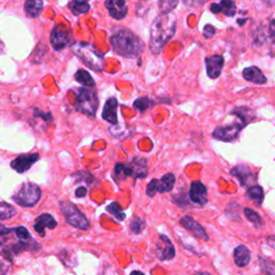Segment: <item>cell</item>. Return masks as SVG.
I'll list each match as a JSON object with an SVG mask.
<instances>
[{
  "instance_id": "1",
  "label": "cell",
  "mask_w": 275,
  "mask_h": 275,
  "mask_svg": "<svg viewBox=\"0 0 275 275\" xmlns=\"http://www.w3.org/2000/svg\"><path fill=\"white\" fill-rule=\"evenodd\" d=\"M176 19L172 14H160L151 26L150 50L153 54H159L167 43L174 36Z\"/></svg>"
},
{
  "instance_id": "2",
  "label": "cell",
  "mask_w": 275,
  "mask_h": 275,
  "mask_svg": "<svg viewBox=\"0 0 275 275\" xmlns=\"http://www.w3.org/2000/svg\"><path fill=\"white\" fill-rule=\"evenodd\" d=\"M110 41L115 53L126 58L139 57L144 51L143 41L129 29H118Z\"/></svg>"
},
{
  "instance_id": "3",
  "label": "cell",
  "mask_w": 275,
  "mask_h": 275,
  "mask_svg": "<svg viewBox=\"0 0 275 275\" xmlns=\"http://www.w3.org/2000/svg\"><path fill=\"white\" fill-rule=\"evenodd\" d=\"M73 53L88 68L95 71H101L103 68V56L91 43L75 42L72 45Z\"/></svg>"
},
{
  "instance_id": "4",
  "label": "cell",
  "mask_w": 275,
  "mask_h": 275,
  "mask_svg": "<svg viewBox=\"0 0 275 275\" xmlns=\"http://www.w3.org/2000/svg\"><path fill=\"white\" fill-rule=\"evenodd\" d=\"M59 208L69 225L82 230L89 229L90 223L88 219L74 203L70 201H62L59 203Z\"/></svg>"
},
{
  "instance_id": "5",
  "label": "cell",
  "mask_w": 275,
  "mask_h": 275,
  "mask_svg": "<svg viewBox=\"0 0 275 275\" xmlns=\"http://www.w3.org/2000/svg\"><path fill=\"white\" fill-rule=\"evenodd\" d=\"M41 198V189L38 185L33 183H25L21 186L14 196L13 201L26 208H31L36 205Z\"/></svg>"
},
{
  "instance_id": "6",
  "label": "cell",
  "mask_w": 275,
  "mask_h": 275,
  "mask_svg": "<svg viewBox=\"0 0 275 275\" xmlns=\"http://www.w3.org/2000/svg\"><path fill=\"white\" fill-rule=\"evenodd\" d=\"M76 110L87 116H95L98 108V97L88 88H80L76 96Z\"/></svg>"
},
{
  "instance_id": "7",
  "label": "cell",
  "mask_w": 275,
  "mask_h": 275,
  "mask_svg": "<svg viewBox=\"0 0 275 275\" xmlns=\"http://www.w3.org/2000/svg\"><path fill=\"white\" fill-rule=\"evenodd\" d=\"M175 184V176L172 173H168L163 175L160 179L154 178L149 183L148 187H146V194L149 197H154L157 193H167L171 192L173 189V186Z\"/></svg>"
},
{
  "instance_id": "8",
  "label": "cell",
  "mask_w": 275,
  "mask_h": 275,
  "mask_svg": "<svg viewBox=\"0 0 275 275\" xmlns=\"http://www.w3.org/2000/svg\"><path fill=\"white\" fill-rule=\"evenodd\" d=\"M243 127L244 125L241 123H236L225 127H218L213 131V138L219 141L230 142L236 139Z\"/></svg>"
},
{
  "instance_id": "9",
  "label": "cell",
  "mask_w": 275,
  "mask_h": 275,
  "mask_svg": "<svg viewBox=\"0 0 275 275\" xmlns=\"http://www.w3.org/2000/svg\"><path fill=\"white\" fill-rule=\"evenodd\" d=\"M71 36L69 30L63 28L60 25L55 26L51 32V44L55 51L64 50L70 42Z\"/></svg>"
},
{
  "instance_id": "10",
  "label": "cell",
  "mask_w": 275,
  "mask_h": 275,
  "mask_svg": "<svg viewBox=\"0 0 275 275\" xmlns=\"http://www.w3.org/2000/svg\"><path fill=\"white\" fill-rule=\"evenodd\" d=\"M39 154H23L11 161V168L19 173H25L28 171L34 162L39 160Z\"/></svg>"
},
{
  "instance_id": "11",
  "label": "cell",
  "mask_w": 275,
  "mask_h": 275,
  "mask_svg": "<svg viewBox=\"0 0 275 275\" xmlns=\"http://www.w3.org/2000/svg\"><path fill=\"white\" fill-rule=\"evenodd\" d=\"M155 253L160 260H171L175 256L173 244L166 236H160V241L155 247Z\"/></svg>"
},
{
  "instance_id": "12",
  "label": "cell",
  "mask_w": 275,
  "mask_h": 275,
  "mask_svg": "<svg viewBox=\"0 0 275 275\" xmlns=\"http://www.w3.org/2000/svg\"><path fill=\"white\" fill-rule=\"evenodd\" d=\"M179 223L182 225L184 228H186L187 230H189L192 232V234L197 237L198 239L203 240V241H208L209 240V236L206 234V231L204 230V228L200 225L199 222L196 221L192 216H189V215H185L182 218L179 219Z\"/></svg>"
},
{
  "instance_id": "13",
  "label": "cell",
  "mask_w": 275,
  "mask_h": 275,
  "mask_svg": "<svg viewBox=\"0 0 275 275\" xmlns=\"http://www.w3.org/2000/svg\"><path fill=\"white\" fill-rule=\"evenodd\" d=\"M189 198L194 203L204 205L208 202V189L201 182H193L189 189Z\"/></svg>"
},
{
  "instance_id": "14",
  "label": "cell",
  "mask_w": 275,
  "mask_h": 275,
  "mask_svg": "<svg viewBox=\"0 0 275 275\" xmlns=\"http://www.w3.org/2000/svg\"><path fill=\"white\" fill-rule=\"evenodd\" d=\"M223 58L220 55H213L205 59L206 72L211 79H217L221 73V69L223 67Z\"/></svg>"
},
{
  "instance_id": "15",
  "label": "cell",
  "mask_w": 275,
  "mask_h": 275,
  "mask_svg": "<svg viewBox=\"0 0 275 275\" xmlns=\"http://www.w3.org/2000/svg\"><path fill=\"white\" fill-rule=\"evenodd\" d=\"M106 7L110 15L115 20H123L128 13V8L124 0H108Z\"/></svg>"
},
{
  "instance_id": "16",
  "label": "cell",
  "mask_w": 275,
  "mask_h": 275,
  "mask_svg": "<svg viewBox=\"0 0 275 275\" xmlns=\"http://www.w3.org/2000/svg\"><path fill=\"white\" fill-rule=\"evenodd\" d=\"M56 226H57L56 220L53 218L52 215H50L48 213L41 214L40 216L37 217L36 221H34V223H33L34 230H36L41 237L45 236V228L54 229Z\"/></svg>"
},
{
  "instance_id": "17",
  "label": "cell",
  "mask_w": 275,
  "mask_h": 275,
  "mask_svg": "<svg viewBox=\"0 0 275 275\" xmlns=\"http://www.w3.org/2000/svg\"><path fill=\"white\" fill-rule=\"evenodd\" d=\"M117 106L118 103L116 98L114 97L109 98L102 111V118L111 124L116 125L117 124V113H116Z\"/></svg>"
},
{
  "instance_id": "18",
  "label": "cell",
  "mask_w": 275,
  "mask_h": 275,
  "mask_svg": "<svg viewBox=\"0 0 275 275\" xmlns=\"http://www.w3.org/2000/svg\"><path fill=\"white\" fill-rule=\"evenodd\" d=\"M129 168L131 171V177L133 178H144L148 175V160L145 158H134L129 165Z\"/></svg>"
},
{
  "instance_id": "19",
  "label": "cell",
  "mask_w": 275,
  "mask_h": 275,
  "mask_svg": "<svg viewBox=\"0 0 275 275\" xmlns=\"http://www.w3.org/2000/svg\"><path fill=\"white\" fill-rule=\"evenodd\" d=\"M243 76L246 81H249L255 84H264L266 82V77L262 73L259 68L248 67L243 70Z\"/></svg>"
},
{
  "instance_id": "20",
  "label": "cell",
  "mask_w": 275,
  "mask_h": 275,
  "mask_svg": "<svg viewBox=\"0 0 275 275\" xmlns=\"http://www.w3.org/2000/svg\"><path fill=\"white\" fill-rule=\"evenodd\" d=\"M235 262L240 268L246 266L251 261V252L245 245H239L234 252Z\"/></svg>"
},
{
  "instance_id": "21",
  "label": "cell",
  "mask_w": 275,
  "mask_h": 275,
  "mask_svg": "<svg viewBox=\"0 0 275 275\" xmlns=\"http://www.w3.org/2000/svg\"><path fill=\"white\" fill-rule=\"evenodd\" d=\"M231 174H234L240 179V183L242 185H247L249 182H253L254 174L252 171L245 166H238L231 170Z\"/></svg>"
},
{
  "instance_id": "22",
  "label": "cell",
  "mask_w": 275,
  "mask_h": 275,
  "mask_svg": "<svg viewBox=\"0 0 275 275\" xmlns=\"http://www.w3.org/2000/svg\"><path fill=\"white\" fill-rule=\"evenodd\" d=\"M25 12L29 17H32V19H36L38 17L43 9V3L39 2V0H27L24 5Z\"/></svg>"
},
{
  "instance_id": "23",
  "label": "cell",
  "mask_w": 275,
  "mask_h": 275,
  "mask_svg": "<svg viewBox=\"0 0 275 275\" xmlns=\"http://www.w3.org/2000/svg\"><path fill=\"white\" fill-rule=\"evenodd\" d=\"M74 77L76 82H79L83 86H86V87H94L95 84H96L89 72L84 70V69H81V70L77 71Z\"/></svg>"
},
{
  "instance_id": "24",
  "label": "cell",
  "mask_w": 275,
  "mask_h": 275,
  "mask_svg": "<svg viewBox=\"0 0 275 275\" xmlns=\"http://www.w3.org/2000/svg\"><path fill=\"white\" fill-rule=\"evenodd\" d=\"M231 114L237 115L241 120L243 122V125H247L248 123L252 122V119L254 118V113L251 109L247 108H238L231 112Z\"/></svg>"
},
{
  "instance_id": "25",
  "label": "cell",
  "mask_w": 275,
  "mask_h": 275,
  "mask_svg": "<svg viewBox=\"0 0 275 275\" xmlns=\"http://www.w3.org/2000/svg\"><path fill=\"white\" fill-rule=\"evenodd\" d=\"M69 7H70V10L74 15L87 13L90 9V5L86 2H72L69 4Z\"/></svg>"
},
{
  "instance_id": "26",
  "label": "cell",
  "mask_w": 275,
  "mask_h": 275,
  "mask_svg": "<svg viewBox=\"0 0 275 275\" xmlns=\"http://www.w3.org/2000/svg\"><path fill=\"white\" fill-rule=\"evenodd\" d=\"M16 214L14 206L7 202H0V220H6L13 217Z\"/></svg>"
},
{
  "instance_id": "27",
  "label": "cell",
  "mask_w": 275,
  "mask_h": 275,
  "mask_svg": "<svg viewBox=\"0 0 275 275\" xmlns=\"http://www.w3.org/2000/svg\"><path fill=\"white\" fill-rule=\"evenodd\" d=\"M249 199L255 201L256 204H261L263 199V191L260 186H253L247 191L246 193Z\"/></svg>"
},
{
  "instance_id": "28",
  "label": "cell",
  "mask_w": 275,
  "mask_h": 275,
  "mask_svg": "<svg viewBox=\"0 0 275 275\" xmlns=\"http://www.w3.org/2000/svg\"><path fill=\"white\" fill-rule=\"evenodd\" d=\"M244 214L246 218L251 221L252 223H254L255 227H262L263 226V220L261 218V216L257 212H255L252 209H244Z\"/></svg>"
},
{
  "instance_id": "29",
  "label": "cell",
  "mask_w": 275,
  "mask_h": 275,
  "mask_svg": "<svg viewBox=\"0 0 275 275\" xmlns=\"http://www.w3.org/2000/svg\"><path fill=\"white\" fill-rule=\"evenodd\" d=\"M114 174L117 179H125L131 176V171L129 166L123 165V163H117L114 168Z\"/></svg>"
},
{
  "instance_id": "30",
  "label": "cell",
  "mask_w": 275,
  "mask_h": 275,
  "mask_svg": "<svg viewBox=\"0 0 275 275\" xmlns=\"http://www.w3.org/2000/svg\"><path fill=\"white\" fill-rule=\"evenodd\" d=\"M107 211L113 215L114 217H116L118 220H124L126 218V215L123 212L122 208H120V205L117 202H113L111 203L110 205L107 206Z\"/></svg>"
},
{
  "instance_id": "31",
  "label": "cell",
  "mask_w": 275,
  "mask_h": 275,
  "mask_svg": "<svg viewBox=\"0 0 275 275\" xmlns=\"http://www.w3.org/2000/svg\"><path fill=\"white\" fill-rule=\"evenodd\" d=\"M221 12L227 16H235L237 13V7L234 2H230V0H223L219 4Z\"/></svg>"
},
{
  "instance_id": "32",
  "label": "cell",
  "mask_w": 275,
  "mask_h": 275,
  "mask_svg": "<svg viewBox=\"0 0 275 275\" xmlns=\"http://www.w3.org/2000/svg\"><path fill=\"white\" fill-rule=\"evenodd\" d=\"M145 228V222L142 218L134 216L130 222V229L135 235H139L143 231V229Z\"/></svg>"
},
{
  "instance_id": "33",
  "label": "cell",
  "mask_w": 275,
  "mask_h": 275,
  "mask_svg": "<svg viewBox=\"0 0 275 275\" xmlns=\"http://www.w3.org/2000/svg\"><path fill=\"white\" fill-rule=\"evenodd\" d=\"M152 103L153 102L150 100V98L142 97V98L136 99L134 101V103H133V106H134L135 109H138L140 112H144L152 106Z\"/></svg>"
},
{
  "instance_id": "34",
  "label": "cell",
  "mask_w": 275,
  "mask_h": 275,
  "mask_svg": "<svg viewBox=\"0 0 275 275\" xmlns=\"http://www.w3.org/2000/svg\"><path fill=\"white\" fill-rule=\"evenodd\" d=\"M260 266L264 273L268 275H275V263L268 259H261Z\"/></svg>"
},
{
  "instance_id": "35",
  "label": "cell",
  "mask_w": 275,
  "mask_h": 275,
  "mask_svg": "<svg viewBox=\"0 0 275 275\" xmlns=\"http://www.w3.org/2000/svg\"><path fill=\"white\" fill-rule=\"evenodd\" d=\"M177 2H160L159 8L161 14H170V12L177 6Z\"/></svg>"
},
{
  "instance_id": "36",
  "label": "cell",
  "mask_w": 275,
  "mask_h": 275,
  "mask_svg": "<svg viewBox=\"0 0 275 275\" xmlns=\"http://www.w3.org/2000/svg\"><path fill=\"white\" fill-rule=\"evenodd\" d=\"M14 232H15V235L16 237L19 238L20 240L22 241H25V240H28L30 238V234H29V231L26 229L25 227H17L14 229Z\"/></svg>"
},
{
  "instance_id": "37",
  "label": "cell",
  "mask_w": 275,
  "mask_h": 275,
  "mask_svg": "<svg viewBox=\"0 0 275 275\" xmlns=\"http://www.w3.org/2000/svg\"><path fill=\"white\" fill-rule=\"evenodd\" d=\"M33 111H34L33 112L34 117H40L44 120V122H52V120H53V116H52L50 112H43L38 109H34Z\"/></svg>"
},
{
  "instance_id": "38",
  "label": "cell",
  "mask_w": 275,
  "mask_h": 275,
  "mask_svg": "<svg viewBox=\"0 0 275 275\" xmlns=\"http://www.w3.org/2000/svg\"><path fill=\"white\" fill-rule=\"evenodd\" d=\"M203 34L205 39H211L215 34V28L211 25H206L203 29Z\"/></svg>"
},
{
  "instance_id": "39",
  "label": "cell",
  "mask_w": 275,
  "mask_h": 275,
  "mask_svg": "<svg viewBox=\"0 0 275 275\" xmlns=\"http://www.w3.org/2000/svg\"><path fill=\"white\" fill-rule=\"evenodd\" d=\"M86 195H87V189L85 187H79L75 191V196L77 198H84Z\"/></svg>"
},
{
  "instance_id": "40",
  "label": "cell",
  "mask_w": 275,
  "mask_h": 275,
  "mask_svg": "<svg viewBox=\"0 0 275 275\" xmlns=\"http://www.w3.org/2000/svg\"><path fill=\"white\" fill-rule=\"evenodd\" d=\"M275 16V14H274ZM270 34L271 37L275 40V17H272L270 21Z\"/></svg>"
},
{
  "instance_id": "41",
  "label": "cell",
  "mask_w": 275,
  "mask_h": 275,
  "mask_svg": "<svg viewBox=\"0 0 275 275\" xmlns=\"http://www.w3.org/2000/svg\"><path fill=\"white\" fill-rule=\"evenodd\" d=\"M211 11L215 14H217L219 12H221V9H220V6L219 4H212L211 5Z\"/></svg>"
},
{
  "instance_id": "42",
  "label": "cell",
  "mask_w": 275,
  "mask_h": 275,
  "mask_svg": "<svg viewBox=\"0 0 275 275\" xmlns=\"http://www.w3.org/2000/svg\"><path fill=\"white\" fill-rule=\"evenodd\" d=\"M266 243H268L270 247L275 249V236H270L266 238Z\"/></svg>"
},
{
  "instance_id": "43",
  "label": "cell",
  "mask_w": 275,
  "mask_h": 275,
  "mask_svg": "<svg viewBox=\"0 0 275 275\" xmlns=\"http://www.w3.org/2000/svg\"><path fill=\"white\" fill-rule=\"evenodd\" d=\"M6 241H7V237L0 235V246H3L6 243Z\"/></svg>"
},
{
  "instance_id": "44",
  "label": "cell",
  "mask_w": 275,
  "mask_h": 275,
  "mask_svg": "<svg viewBox=\"0 0 275 275\" xmlns=\"http://www.w3.org/2000/svg\"><path fill=\"white\" fill-rule=\"evenodd\" d=\"M130 275H144L143 273H141L140 271H133Z\"/></svg>"
},
{
  "instance_id": "45",
  "label": "cell",
  "mask_w": 275,
  "mask_h": 275,
  "mask_svg": "<svg viewBox=\"0 0 275 275\" xmlns=\"http://www.w3.org/2000/svg\"><path fill=\"white\" fill-rule=\"evenodd\" d=\"M194 275H211V274L205 273V272H200V273H196V274H194Z\"/></svg>"
},
{
  "instance_id": "46",
  "label": "cell",
  "mask_w": 275,
  "mask_h": 275,
  "mask_svg": "<svg viewBox=\"0 0 275 275\" xmlns=\"http://www.w3.org/2000/svg\"><path fill=\"white\" fill-rule=\"evenodd\" d=\"M245 22H246V20H242V21L239 20V21H238V23H239V24H241V25H243Z\"/></svg>"
}]
</instances>
